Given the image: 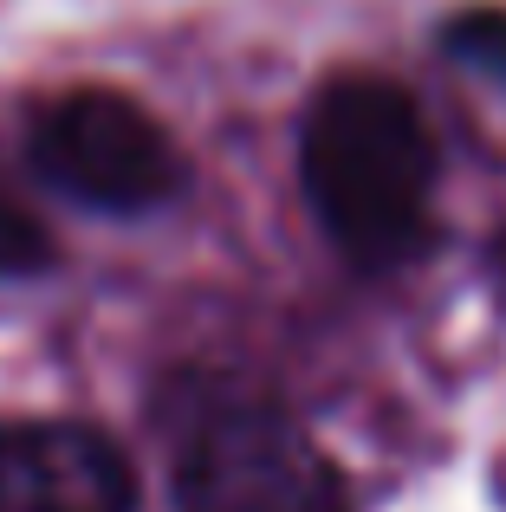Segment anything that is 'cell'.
<instances>
[{"instance_id": "6da1fadb", "label": "cell", "mask_w": 506, "mask_h": 512, "mask_svg": "<svg viewBox=\"0 0 506 512\" xmlns=\"http://www.w3.org/2000/svg\"><path fill=\"white\" fill-rule=\"evenodd\" d=\"M299 182L318 227L364 273L409 266L429 247L435 137L396 78L338 72L312 91L299 124Z\"/></svg>"}, {"instance_id": "7a4b0ae2", "label": "cell", "mask_w": 506, "mask_h": 512, "mask_svg": "<svg viewBox=\"0 0 506 512\" xmlns=\"http://www.w3.org/2000/svg\"><path fill=\"white\" fill-rule=\"evenodd\" d=\"M176 512H351L344 474L260 383L182 370L163 389Z\"/></svg>"}, {"instance_id": "3957f363", "label": "cell", "mask_w": 506, "mask_h": 512, "mask_svg": "<svg viewBox=\"0 0 506 512\" xmlns=\"http://www.w3.org/2000/svg\"><path fill=\"white\" fill-rule=\"evenodd\" d=\"M26 156L39 182L104 214L163 208L182 188V150L137 98L104 85L59 91L26 124Z\"/></svg>"}, {"instance_id": "277c9868", "label": "cell", "mask_w": 506, "mask_h": 512, "mask_svg": "<svg viewBox=\"0 0 506 512\" xmlns=\"http://www.w3.org/2000/svg\"><path fill=\"white\" fill-rule=\"evenodd\" d=\"M0 512H137V474L104 428L7 422L0 428Z\"/></svg>"}, {"instance_id": "5b68a950", "label": "cell", "mask_w": 506, "mask_h": 512, "mask_svg": "<svg viewBox=\"0 0 506 512\" xmlns=\"http://www.w3.org/2000/svg\"><path fill=\"white\" fill-rule=\"evenodd\" d=\"M52 266V234L26 201L0 188V279H33Z\"/></svg>"}, {"instance_id": "8992f818", "label": "cell", "mask_w": 506, "mask_h": 512, "mask_svg": "<svg viewBox=\"0 0 506 512\" xmlns=\"http://www.w3.org/2000/svg\"><path fill=\"white\" fill-rule=\"evenodd\" d=\"M442 46L461 65H481V72L506 78V7H468L442 26Z\"/></svg>"}]
</instances>
